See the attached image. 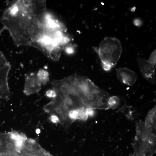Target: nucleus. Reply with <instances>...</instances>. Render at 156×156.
<instances>
[{"label": "nucleus", "instance_id": "obj_1", "mask_svg": "<svg viewBox=\"0 0 156 156\" xmlns=\"http://www.w3.org/2000/svg\"><path fill=\"white\" fill-rule=\"evenodd\" d=\"M43 0H17L3 13L1 22L18 47L31 45L42 32L47 16Z\"/></svg>", "mask_w": 156, "mask_h": 156}, {"label": "nucleus", "instance_id": "obj_2", "mask_svg": "<svg viewBox=\"0 0 156 156\" xmlns=\"http://www.w3.org/2000/svg\"><path fill=\"white\" fill-rule=\"evenodd\" d=\"M55 22L47 15L42 32L30 46L51 59L57 61L64 46L61 44V35Z\"/></svg>", "mask_w": 156, "mask_h": 156}, {"label": "nucleus", "instance_id": "obj_3", "mask_svg": "<svg viewBox=\"0 0 156 156\" xmlns=\"http://www.w3.org/2000/svg\"><path fill=\"white\" fill-rule=\"evenodd\" d=\"M99 55L104 70L109 71L114 67L121 55L122 47L119 40L115 38L106 37L98 48H94Z\"/></svg>", "mask_w": 156, "mask_h": 156}, {"label": "nucleus", "instance_id": "obj_4", "mask_svg": "<svg viewBox=\"0 0 156 156\" xmlns=\"http://www.w3.org/2000/svg\"><path fill=\"white\" fill-rule=\"evenodd\" d=\"M43 109L50 114L57 116L60 123L65 127H69L73 122L69 117V111L65 106L62 99L57 94L49 103L43 106Z\"/></svg>", "mask_w": 156, "mask_h": 156}, {"label": "nucleus", "instance_id": "obj_5", "mask_svg": "<svg viewBox=\"0 0 156 156\" xmlns=\"http://www.w3.org/2000/svg\"><path fill=\"white\" fill-rule=\"evenodd\" d=\"M155 130L156 129L153 128L147 127L144 122L140 120L136 125L135 137L155 144Z\"/></svg>", "mask_w": 156, "mask_h": 156}, {"label": "nucleus", "instance_id": "obj_6", "mask_svg": "<svg viewBox=\"0 0 156 156\" xmlns=\"http://www.w3.org/2000/svg\"><path fill=\"white\" fill-rule=\"evenodd\" d=\"M53 90L56 94L62 98L65 106L69 111L86 107L81 98L78 95L71 93H63L55 89H53Z\"/></svg>", "mask_w": 156, "mask_h": 156}, {"label": "nucleus", "instance_id": "obj_7", "mask_svg": "<svg viewBox=\"0 0 156 156\" xmlns=\"http://www.w3.org/2000/svg\"><path fill=\"white\" fill-rule=\"evenodd\" d=\"M10 68V63L0 67V100L8 99L10 96L8 81Z\"/></svg>", "mask_w": 156, "mask_h": 156}, {"label": "nucleus", "instance_id": "obj_8", "mask_svg": "<svg viewBox=\"0 0 156 156\" xmlns=\"http://www.w3.org/2000/svg\"><path fill=\"white\" fill-rule=\"evenodd\" d=\"M41 84L36 73L33 72L27 74L25 76L23 92L26 95L37 93L40 90Z\"/></svg>", "mask_w": 156, "mask_h": 156}, {"label": "nucleus", "instance_id": "obj_9", "mask_svg": "<svg viewBox=\"0 0 156 156\" xmlns=\"http://www.w3.org/2000/svg\"><path fill=\"white\" fill-rule=\"evenodd\" d=\"M88 93L81 98L86 107H91L98 99L101 89L96 86L90 79H87Z\"/></svg>", "mask_w": 156, "mask_h": 156}, {"label": "nucleus", "instance_id": "obj_10", "mask_svg": "<svg viewBox=\"0 0 156 156\" xmlns=\"http://www.w3.org/2000/svg\"><path fill=\"white\" fill-rule=\"evenodd\" d=\"M137 61L140 71L144 77L152 83H154L155 81V66L144 59L138 58Z\"/></svg>", "mask_w": 156, "mask_h": 156}, {"label": "nucleus", "instance_id": "obj_11", "mask_svg": "<svg viewBox=\"0 0 156 156\" xmlns=\"http://www.w3.org/2000/svg\"><path fill=\"white\" fill-rule=\"evenodd\" d=\"M44 150L37 141L27 138L21 150V153L23 156H36Z\"/></svg>", "mask_w": 156, "mask_h": 156}, {"label": "nucleus", "instance_id": "obj_12", "mask_svg": "<svg viewBox=\"0 0 156 156\" xmlns=\"http://www.w3.org/2000/svg\"><path fill=\"white\" fill-rule=\"evenodd\" d=\"M134 152L140 153L147 156H152L156 152L155 144L135 137L132 144Z\"/></svg>", "mask_w": 156, "mask_h": 156}, {"label": "nucleus", "instance_id": "obj_13", "mask_svg": "<svg viewBox=\"0 0 156 156\" xmlns=\"http://www.w3.org/2000/svg\"><path fill=\"white\" fill-rule=\"evenodd\" d=\"M15 152H18L14 142L10 137L9 133H0V155L8 154Z\"/></svg>", "mask_w": 156, "mask_h": 156}, {"label": "nucleus", "instance_id": "obj_14", "mask_svg": "<svg viewBox=\"0 0 156 156\" xmlns=\"http://www.w3.org/2000/svg\"><path fill=\"white\" fill-rule=\"evenodd\" d=\"M51 85L53 89L62 93L77 95L81 99V94L80 91L74 87L65 78L62 79L53 80Z\"/></svg>", "mask_w": 156, "mask_h": 156}, {"label": "nucleus", "instance_id": "obj_15", "mask_svg": "<svg viewBox=\"0 0 156 156\" xmlns=\"http://www.w3.org/2000/svg\"><path fill=\"white\" fill-rule=\"evenodd\" d=\"M74 87L78 90L81 97L88 92L87 78L75 74L65 78Z\"/></svg>", "mask_w": 156, "mask_h": 156}, {"label": "nucleus", "instance_id": "obj_16", "mask_svg": "<svg viewBox=\"0 0 156 156\" xmlns=\"http://www.w3.org/2000/svg\"><path fill=\"white\" fill-rule=\"evenodd\" d=\"M118 79L123 83L132 86L135 82L137 75L133 71L125 68H119L116 71Z\"/></svg>", "mask_w": 156, "mask_h": 156}, {"label": "nucleus", "instance_id": "obj_17", "mask_svg": "<svg viewBox=\"0 0 156 156\" xmlns=\"http://www.w3.org/2000/svg\"><path fill=\"white\" fill-rule=\"evenodd\" d=\"M110 97L109 94L107 92L101 90L98 99L91 108L94 109H109L108 101Z\"/></svg>", "mask_w": 156, "mask_h": 156}, {"label": "nucleus", "instance_id": "obj_18", "mask_svg": "<svg viewBox=\"0 0 156 156\" xmlns=\"http://www.w3.org/2000/svg\"><path fill=\"white\" fill-rule=\"evenodd\" d=\"M156 114L155 106L148 113L144 122L146 126L156 129Z\"/></svg>", "mask_w": 156, "mask_h": 156}, {"label": "nucleus", "instance_id": "obj_19", "mask_svg": "<svg viewBox=\"0 0 156 156\" xmlns=\"http://www.w3.org/2000/svg\"><path fill=\"white\" fill-rule=\"evenodd\" d=\"M39 80L43 85H45L49 81L48 72L43 69H40L37 73Z\"/></svg>", "mask_w": 156, "mask_h": 156}, {"label": "nucleus", "instance_id": "obj_20", "mask_svg": "<svg viewBox=\"0 0 156 156\" xmlns=\"http://www.w3.org/2000/svg\"><path fill=\"white\" fill-rule=\"evenodd\" d=\"M120 103L119 98L116 96H113L109 97L108 101L109 109H114L118 106Z\"/></svg>", "mask_w": 156, "mask_h": 156}, {"label": "nucleus", "instance_id": "obj_21", "mask_svg": "<svg viewBox=\"0 0 156 156\" xmlns=\"http://www.w3.org/2000/svg\"><path fill=\"white\" fill-rule=\"evenodd\" d=\"M68 116L70 118L73 122L76 120H79V109H74L69 111Z\"/></svg>", "mask_w": 156, "mask_h": 156}, {"label": "nucleus", "instance_id": "obj_22", "mask_svg": "<svg viewBox=\"0 0 156 156\" xmlns=\"http://www.w3.org/2000/svg\"><path fill=\"white\" fill-rule=\"evenodd\" d=\"M147 61L151 64L155 66L156 63V49L151 52Z\"/></svg>", "mask_w": 156, "mask_h": 156}, {"label": "nucleus", "instance_id": "obj_23", "mask_svg": "<svg viewBox=\"0 0 156 156\" xmlns=\"http://www.w3.org/2000/svg\"><path fill=\"white\" fill-rule=\"evenodd\" d=\"M9 63L3 53L0 50V67L5 65Z\"/></svg>", "mask_w": 156, "mask_h": 156}, {"label": "nucleus", "instance_id": "obj_24", "mask_svg": "<svg viewBox=\"0 0 156 156\" xmlns=\"http://www.w3.org/2000/svg\"><path fill=\"white\" fill-rule=\"evenodd\" d=\"M45 95L48 97L53 98L56 95L55 91L53 90H49L46 92Z\"/></svg>", "mask_w": 156, "mask_h": 156}, {"label": "nucleus", "instance_id": "obj_25", "mask_svg": "<svg viewBox=\"0 0 156 156\" xmlns=\"http://www.w3.org/2000/svg\"><path fill=\"white\" fill-rule=\"evenodd\" d=\"M50 120L54 123H60V120L59 118L56 115L54 114H50L49 118Z\"/></svg>", "mask_w": 156, "mask_h": 156}, {"label": "nucleus", "instance_id": "obj_26", "mask_svg": "<svg viewBox=\"0 0 156 156\" xmlns=\"http://www.w3.org/2000/svg\"><path fill=\"white\" fill-rule=\"evenodd\" d=\"M86 110L88 116H92L95 113V109L90 107H86Z\"/></svg>", "mask_w": 156, "mask_h": 156}, {"label": "nucleus", "instance_id": "obj_27", "mask_svg": "<svg viewBox=\"0 0 156 156\" xmlns=\"http://www.w3.org/2000/svg\"><path fill=\"white\" fill-rule=\"evenodd\" d=\"M0 156H23L21 153L15 152L5 155H0Z\"/></svg>", "mask_w": 156, "mask_h": 156}, {"label": "nucleus", "instance_id": "obj_28", "mask_svg": "<svg viewBox=\"0 0 156 156\" xmlns=\"http://www.w3.org/2000/svg\"><path fill=\"white\" fill-rule=\"evenodd\" d=\"M36 156H53L45 150L42 153Z\"/></svg>", "mask_w": 156, "mask_h": 156}, {"label": "nucleus", "instance_id": "obj_29", "mask_svg": "<svg viewBox=\"0 0 156 156\" xmlns=\"http://www.w3.org/2000/svg\"><path fill=\"white\" fill-rule=\"evenodd\" d=\"M134 25L138 27H139L142 24V22L139 19H136L133 21Z\"/></svg>", "mask_w": 156, "mask_h": 156}]
</instances>
